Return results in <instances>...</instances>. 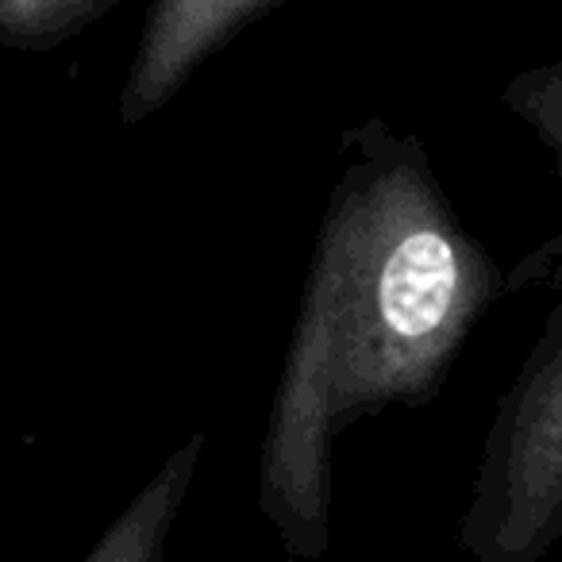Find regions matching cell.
Segmentation results:
<instances>
[{
  "mask_svg": "<svg viewBox=\"0 0 562 562\" xmlns=\"http://www.w3.org/2000/svg\"><path fill=\"white\" fill-rule=\"evenodd\" d=\"M351 147L258 459V508L293 562H321L331 547L339 436L390 405H424L493 297L490 258L451 216L420 150L385 132Z\"/></svg>",
  "mask_w": 562,
  "mask_h": 562,
  "instance_id": "obj_1",
  "label": "cell"
},
{
  "mask_svg": "<svg viewBox=\"0 0 562 562\" xmlns=\"http://www.w3.org/2000/svg\"><path fill=\"white\" fill-rule=\"evenodd\" d=\"M562 513V351L520 378L490 436L462 547L482 562H520Z\"/></svg>",
  "mask_w": 562,
  "mask_h": 562,
  "instance_id": "obj_2",
  "label": "cell"
},
{
  "mask_svg": "<svg viewBox=\"0 0 562 562\" xmlns=\"http://www.w3.org/2000/svg\"><path fill=\"white\" fill-rule=\"evenodd\" d=\"M258 0H162L143 40L139 63L124 93V120H143L189 78L196 63L247 16Z\"/></svg>",
  "mask_w": 562,
  "mask_h": 562,
  "instance_id": "obj_3",
  "label": "cell"
},
{
  "mask_svg": "<svg viewBox=\"0 0 562 562\" xmlns=\"http://www.w3.org/2000/svg\"><path fill=\"white\" fill-rule=\"evenodd\" d=\"M201 451L204 436H189L186 443L173 447L170 459L127 501L124 513L104 528V536L81 562H166V543L186 508Z\"/></svg>",
  "mask_w": 562,
  "mask_h": 562,
  "instance_id": "obj_4",
  "label": "cell"
},
{
  "mask_svg": "<svg viewBox=\"0 0 562 562\" xmlns=\"http://www.w3.org/2000/svg\"><path fill=\"white\" fill-rule=\"evenodd\" d=\"M531 112L539 120H547L562 139V70L536 81V89H531Z\"/></svg>",
  "mask_w": 562,
  "mask_h": 562,
  "instance_id": "obj_5",
  "label": "cell"
},
{
  "mask_svg": "<svg viewBox=\"0 0 562 562\" xmlns=\"http://www.w3.org/2000/svg\"><path fill=\"white\" fill-rule=\"evenodd\" d=\"M12 9H16V16H32V9H35V0H9Z\"/></svg>",
  "mask_w": 562,
  "mask_h": 562,
  "instance_id": "obj_6",
  "label": "cell"
}]
</instances>
